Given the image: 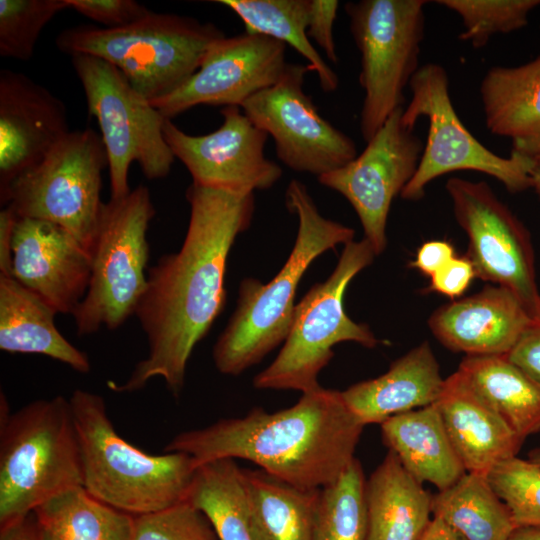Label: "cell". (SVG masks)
Here are the masks:
<instances>
[{"mask_svg":"<svg viewBox=\"0 0 540 540\" xmlns=\"http://www.w3.org/2000/svg\"><path fill=\"white\" fill-rule=\"evenodd\" d=\"M221 126L205 135L187 134L172 120L164 123V138L193 183L240 193L271 188L282 176L281 167L264 153L268 134L239 106L220 110Z\"/></svg>","mask_w":540,"mask_h":540,"instance_id":"2e32d148","label":"cell"},{"mask_svg":"<svg viewBox=\"0 0 540 540\" xmlns=\"http://www.w3.org/2000/svg\"><path fill=\"white\" fill-rule=\"evenodd\" d=\"M434 404L467 472L488 474L521 449L524 440L458 370L445 379Z\"/></svg>","mask_w":540,"mask_h":540,"instance_id":"44dd1931","label":"cell"},{"mask_svg":"<svg viewBox=\"0 0 540 540\" xmlns=\"http://www.w3.org/2000/svg\"><path fill=\"white\" fill-rule=\"evenodd\" d=\"M0 540H37L32 514L23 520L0 527Z\"/></svg>","mask_w":540,"mask_h":540,"instance_id":"ee69618b","label":"cell"},{"mask_svg":"<svg viewBox=\"0 0 540 540\" xmlns=\"http://www.w3.org/2000/svg\"><path fill=\"white\" fill-rule=\"evenodd\" d=\"M507 540H540V526H517Z\"/></svg>","mask_w":540,"mask_h":540,"instance_id":"7dc6e473","label":"cell"},{"mask_svg":"<svg viewBox=\"0 0 540 540\" xmlns=\"http://www.w3.org/2000/svg\"><path fill=\"white\" fill-rule=\"evenodd\" d=\"M457 370L523 440L540 432V386L506 355L466 356Z\"/></svg>","mask_w":540,"mask_h":540,"instance_id":"4316f807","label":"cell"},{"mask_svg":"<svg viewBox=\"0 0 540 540\" xmlns=\"http://www.w3.org/2000/svg\"><path fill=\"white\" fill-rule=\"evenodd\" d=\"M533 323L520 300L498 285L445 304L428 320L446 348L466 356L506 355Z\"/></svg>","mask_w":540,"mask_h":540,"instance_id":"ffe728a7","label":"cell"},{"mask_svg":"<svg viewBox=\"0 0 540 540\" xmlns=\"http://www.w3.org/2000/svg\"><path fill=\"white\" fill-rule=\"evenodd\" d=\"M225 34L211 22L149 11L125 26L77 25L61 31L57 48L90 55L116 67L150 102L181 87L200 67L209 47Z\"/></svg>","mask_w":540,"mask_h":540,"instance_id":"8992f818","label":"cell"},{"mask_svg":"<svg viewBox=\"0 0 540 540\" xmlns=\"http://www.w3.org/2000/svg\"><path fill=\"white\" fill-rule=\"evenodd\" d=\"M487 477L517 526H540V467L518 456L502 461Z\"/></svg>","mask_w":540,"mask_h":540,"instance_id":"d590c367","label":"cell"},{"mask_svg":"<svg viewBox=\"0 0 540 540\" xmlns=\"http://www.w3.org/2000/svg\"><path fill=\"white\" fill-rule=\"evenodd\" d=\"M285 201L298 218L294 246L268 283L255 278L240 283L236 309L212 352L222 374L240 375L285 341L293 321L296 290L307 268L326 251L353 241L354 230L322 216L299 180L289 183Z\"/></svg>","mask_w":540,"mask_h":540,"instance_id":"3957f363","label":"cell"},{"mask_svg":"<svg viewBox=\"0 0 540 540\" xmlns=\"http://www.w3.org/2000/svg\"><path fill=\"white\" fill-rule=\"evenodd\" d=\"M375 256L365 238L344 245L327 280L313 285L296 304L289 334L277 357L253 379L255 388L312 391L320 387L319 373L336 344L352 341L374 348L379 343L368 325L354 322L344 309L347 286Z\"/></svg>","mask_w":540,"mask_h":540,"instance_id":"52a82bcc","label":"cell"},{"mask_svg":"<svg viewBox=\"0 0 540 540\" xmlns=\"http://www.w3.org/2000/svg\"><path fill=\"white\" fill-rule=\"evenodd\" d=\"M403 110L396 109L352 161L318 177L352 205L376 255L387 245L392 201L412 179L424 148L414 129L403 124Z\"/></svg>","mask_w":540,"mask_h":540,"instance_id":"9a60e30c","label":"cell"},{"mask_svg":"<svg viewBox=\"0 0 540 540\" xmlns=\"http://www.w3.org/2000/svg\"><path fill=\"white\" fill-rule=\"evenodd\" d=\"M446 190L455 219L467 235L465 256L476 277L510 290L540 323V292L526 228L485 182L452 177Z\"/></svg>","mask_w":540,"mask_h":540,"instance_id":"4fadbf2b","label":"cell"},{"mask_svg":"<svg viewBox=\"0 0 540 540\" xmlns=\"http://www.w3.org/2000/svg\"><path fill=\"white\" fill-rule=\"evenodd\" d=\"M436 3L459 15L464 27L459 38L475 48L485 46L495 34L526 26L530 12L540 6V0H438Z\"/></svg>","mask_w":540,"mask_h":540,"instance_id":"836d02e7","label":"cell"},{"mask_svg":"<svg viewBox=\"0 0 540 540\" xmlns=\"http://www.w3.org/2000/svg\"><path fill=\"white\" fill-rule=\"evenodd\" d=\"M37 540H131L133 516L68 489L32 512Z\"/></svg>","mask_w":540,"mask_h":540,"instance_id":"f1b7e54d","label":"cell"},{"mask_svg":"<svg viewBox=\"0 0 540 540\" xmlns=\"http://www.w3.org/2000/svg\"><path fill=\"white\" fill-rule=\"evenodd\" d=\"M339 2L336 0H311L307 35L325 53L328 60L337 63L338 56L333 35Z\"/></svg>","mask_w":540,"mask_h":540,"instance_id":"f35d334b","label":"cell"},{"mask_svg":"<svg viewBox=\"0 0 540 540\" xmlns=\"http://www.w3.org/2000/svg\"><path fill=\"white\" fill-rule=\"evenodd\" d=\"M155 213L144 185L104 202L91 253L89 286L72 314L79 336L94 334L103 326L117 329L136 313L147 285V232Z\"/></svg>","mask_w":540,"mask_h":540,"instance_id":"ba28073f","label":"cell"},{"mask_svg":"<svg viewBox=\"0 0 540 540\" xmlns=\"http://www.w3.org/2000/svg\"><path fill=\"white\" fill-rule=\"evenodd\" d=\"M475 277L472 262L466 256H455L431 277L430 290L454 299L468 289Z\"/></svg>","mask_w":540,"mask_h":540,"instance_id":"ab89813d","label":"cell"},{"mask_svg":"<svg viewBox=\"0 0 540 540\" xmlns=\"http://www.w3.org/2000/svg\"><path fill=\"white\" fill-rule=\"evenodd\" d=\"M107 165L99 134L90 128L70 131L11 183L1 204L10 206L18 218L61 226L91 255L104 205L102 172Z\"/></svg>","mask_w":540,"mask_h":540,"instance_id":"9c48e42d","label":"cell"},{"mask_svg":"<svg viewBox=\"0 0 540 540\" xmlns=\"http://www.w3.org/2000/svg\"><path fill=\"white\" fill-rule=\"evenodd\" d=\"M63 101L29 76L0 71V197L68 133Z\"/></svg>","mask_w":540,"mask_h":540,"instance_id":"d6986e66","label":"cell"},{"mask_svg":"<svg viewBox=\"0 0 540 540\" xmlns=\"http://www.w3.org/2000/svg\"><path fill=\"white\" fill-rule=\"evenodd\" d=\"M506 357L540 386V323L528 327Z\"/></svg>","mask_w":540,"mask_h":540,"instance_id":"60d3db41","label":"cell"},{"mask_svg":"<svg viewBox=\"0 0 540 540\" xmlns=\"http://www.w3.org/2000/svg\"><path fill=\"white\" fill-rule=\"evenodd\" d=\"M55 315L13 278L0 275V349L44 355L79 373H88L91 364L87 354L58 331Z\"/></svg>","mask_w":540,"mask_h":540,"instance_id":"d4e9b609","label":"cell"},{"mask_svg":"<svg viewBox=\"0 0 540 540\" xmlns=\"http://www.w3.org/2000/svg\"><path fill=\"white\" fill-rule=\"evenodd\" d=\"M432 516L466 540H507L517 527L487 474L477 472H466L453 485L432 495Z\"/></svg>","mask_w":540,"mask_h":540,"instance_id":"4dcf8cb0","label":"cell"},{"mask_svg":"<svg viewBox=\"0 0 540 540\" xmlns=\"http://www.w3.org/2000/svg\"><path fill=\"white\" fill-rule=\"evenodd\" d=\"M528 460L540 467V448H535L529 452Z\"/></svg>","mask_w":540,"mask_h":540,"instance_id":"681fc988","label":"cell"},{"mask_svg":"<svg viewBox=\"0 0 540 540\" xmlns=\"http://www.w3.org/2000/svg\"><path fill=\"white\" fill-rule=\"evenodd\" d=\"M479 90L491 133L510 138L512 147L540 142V56L520 66L490 68Z\"/></svg>","mask_w":540,"mask_h":540,"instance_id":"484cf974","label":"cell"},{"mask_svg":"<svg viewBox=\"0 0 540 540\" xmlns=\"http://www.w3.org/2000/svg\"><path fill=\"white\" fill-rule=\"evenodd\" d=\"M187 501L211 523L219 540H262L236 460L218 459L197 466Z\"/></svg>","mask_w":540,"mask_h":540,"instance_id":"83f0119b","label":"cell"},{"mask_svg":"<svg viewBox=\"0 0 540 540\" xmlns=\"http://www.w3.org/2000/svg\"><path fill=\"white\" fill-rule=\"evenodd\" d=\"M286 46L260 34L224 36L181 87L151 104L170 120L197 105L240 107L280 79L288 65Z\"/></svg>","mask_w":540,"mask_h":540,"instance_id":"e0dca14e","label":"cell"},{"mask_svg":"<svg viewBox=\"0 0 540 540\" xmlns=\"http://www.w3.org/2000/svg\"><path fill=\"white\" fill-rule=\"evenodd\" d=\"M409 87L411 99L403 110L402 122L414 129L418 119L426 117L429 128L417 170L401 198L419 200L434 179L460 170L487 174L512 193L532 188L528 157L514 151L509 157L493 153L461 122L451 101L447 72L441 65L419 67Z\"/></svg>","mask_w":540,"mask_h":540,"instance_id":"7c38bea8","label":"cell"},{"mask_svg":"<svg viewBox=\"0 0 540 540\" xmlns=\"http://www.w3.org/2000/svg\"><path fill=\"white\" fill-rule=\"evenodd\" d=\"M67 0H0V55L28 61L45 26Z\"/></svg>","mask_w":540,"mask_h":540,"instance_id":"e575fe53","label":"cell"},{"mask_svg":"<svg viewBox=\"0 0 540 540\" xmlns=\"http://www.w3.org/2000/svg\"><path fill=\"white\" fill-rule=\"evenodd\" d=\"M380 425L383 442L422 484L441 491L467 472L435 404L394 415Z\"/></svg>","mask_w":540,"mask_h":540,"instance_id":"cb8c5ba5","label":"cell"},{"mask_svg":"<svg viewBox=\"0 0 540 540\" xmlns=\"http://www.w3.org/2000/svg\"><path fill=\"white\" fill-rule=\"evenodd\" d=\"M455 256L454 247L449 242L432 240L420 246L410 266L431 278Z\"/></svg>","mask_w":540,"mask_h":540,"instance_id":"b9f144b4","label":"cell"},{"mask_svg":"<svg viewBox=\"0 0 540 540\" xmlns=\"http://www.w3.org/2000/svg\"><path fill=\"white\" fill-rule=\"evenodd\" d=\"M425 0H361L345 12L361 56L364 99L360 130L368 142L403 107L404 89L419 69L425 31Z\"/></svg>","mask_w":540,"mask_h":540,"instance_id":"8fae6325","label":"cell"},{"mask_svg":"<svg viewBox=\"0 0 540 540\" xmlns=\"http://www.w3.org/2000/svg\"><path fill=\"white\" fill-rule=\"evenodd\" d=\"M421 540H466L462 535L437 518H432Z\"/></svg>","mask_w":540,"mask_h":540,"instance_id":"f6af8a7d","label":"cell"},{"mask_svg":"<svg viewBox=\"0 0 540 540\" xmlns=\"http://www.w3.org/2000/svg\"><path fill=\"white\" fill-rule=\"evenodd\" d=\"M243 474L262 540H314L320 489L294 487L261 469H243Z\"/></svg>","mask_w":540,"mask_h":540,"instance_id":"f546056e","label":"cell"},{"mask_svg":"<svg viewBox=\"0 0 540 540\" xmlns=\"http://www.w3.org/2000/svg\"><path fill=\"white\" fill-rule=\"evenodd\" d=\"M131 540H219L206 516L189 501L133 516Z\"/></svg>","mask_w":540,"mask_h":540,"instance_id":"8d00e7d4","label":"cell"},{"mask_svg":"<svg viewBox=\"0 0 540 540\" xmlns=\"http://www.w3.org/2000/svg\"><path fill=\"white\" fill-rule=\"evenodd\" d=\"M512 151L528 157L530 160V169H540V142L526 146L512 147Z\"/></svg>","mask_w":540,"mask_h":540,"instance_id":"bcb514c9","label":"cell"},{"mask_svg":"<svg viewBox=\"0 0 540 540\" xmlns=\"http://www.w3.org/2000/svg\"><path fill=\"white\" fill-rule=\"evenodd\" d=\"M367 540H421L432 521V495L391 450L365 482Z\"/></svg>","mask_w":540,"mask_h":540,"instance_id":"603a6c76","label":"cell"},{"mask_svg":"<svg viewBox=\"0 0 540 540\" xmlns=\"http://www.w3.org/2000/svg\"><path fill=\"white\" fill-rule=\"evenodd\" d=\"M306 65L288 63L280 79L240 106L273 138L277 157L290 169L317 178L352 161L354 141L319 113L304 90Z\"/></svg>","mask_w":540,"mask_h":540,"instance_id":"5bb4252c","label":"cell"},{"mask_svg":"<svg viewBox=\"0 0 540 540\" xmlns=\"http://www.w3.org/2000/svg\"><path fill=\"white\" fill-rule=\"evenodd\" d=\"M73 68L96 118L107 156L111 199L127 196L129 167L137 162L149 180L166 177L175 157L163 128L166 118L105 60L74 55Z\"/></svg>","mask_w":540,"mask_h":540,"instance_id":"30bf717a","label":"cell"},{"mask_svg":"<svg viewBox=\"0 0 540 540\" xmlns=\"http://www.w3.org/2000/svg\"><path fill=\"white\" fill-rule=\"evenodd\" d=\"M365 482L355 458L335 481L320 489L314 540H367Z\"/></svg>","mask_w":540,"mask_h":540,"instance_id":"d6a6232c","label":"cell"},{"mask_svg":"<svg viewBox=\"0 0 540 540\" xmlns=\"http://www.w3.org/2000/svg\"><path fill=\"white\" fill-rule=\"evenodd\" d=\"M363 428L341 391L320 386L277 412L257 407L242 417L180 432L164 452L185 453L197 465L247 460L294 487L316 490L335 481L355 459Z\"/></svg>","mask_w":540,"mask_h":540,"instance_id":"7a4b0ae2","label":"cell"},{"mask_svg":"<svg viewBox=\"0 0 540 540\" xmlns=\"http://www.w3.org/2000/svg\"><path fill=\"white\" fill-rule=\"evenodd\" d=\"M440 366L428 342L396 359L384 374L341 391L352 413L365 426L434 404L444 387Z\"/></svg>","mask_w":540,"mask_h":540,"instance_id":"7402d4cb","label":"cell"},{"mask_svg":"<svg viewBox=\"0 0 540 540\" xmlns=\"http://www.w3.org/2000/svg\"><path fill=\"white\" fill-rule=\"evenodd\" d=\"M530 178L532 182V188L535 189L537 194L540 197V169L538 168H531L530 169Z\"/></svg>","mask_w":540,"mask_h":540,"instance_id":"c3c4849f","label":"cell"},{"mask_svg":"<svg viewBox=\"0 0 540 540\" xmlns=\"http://www.w3.org/2000/svg\"><path fill=\"white\" fill-rule=\"evenodd\" d=\"M243 22L245 32L276 39L294 48L306 61L308 71L317 74L326 93L334 92L339 79L307 35L311 0H215Z\"/></svg>","mask_w":540,"mask_h":540,"instance_id":"1f68e13d","label":"cell"},{"mask_svg":"<svg viewBox=\"0 0 540 540\" xmlns=\"http://www.w3.org/2000/svg\"><path fill=\"white\" fill-rule=\"evenodd\" d=\"M82 460V487L98 501L131 516L187 498L197 464L182 452L153 455L115 430L104 399L76 389L69 398Z\"/></svg>","mask_w":540,"mask_h":540,"instance_id":"277c9868","label":"cell"},{"mask_svg":"<svg viewBox=\"0 0 540 540\" xmlns=\"http://www.w3.org/2000/svg\"><path fill=\"white\" fill-rule=\"evenodd\" d=\"M91 276V255L61 226L18 218L13 239L11 278L56 314H73Z\"/></svg>","mask_w":540,"mask_h":540,"instance_id":"ac0fdd59","label":"cell"},{"mask_svg":"<svg viewBox=\"0 0 540 540\" xmlns=\"http://www.w3.org/2000/svg\"><path fill=\"white\" fill-rule=\"evenodd\" d=\"M18 216L6 205L0 211V275L11 277L13 260V239Z\"/></svg>","mask_w":540,"mask_h":540,"instance_id":"7bdbcfd3","label":"cell"},{"mask_svg":"<svg viewBox=\"0 0 540 540\" xmlns=\"http://www.w3.org/2000/svg\"><path fill=\"white\" fill-rule=\"evenodd\" d=\"M79 486L81 451L69 399H38L10 413L1 395L0 527Z\"/></svg>","mask_w":540,"mask_h":540,"instance_id":"5b68a950","label":"cell"},{"mask_svg":"<svg viewBox=\"0 0 540 540\" xmlns=\"http://www.w3.org/2000/svg\"><path fill=\"white\" fill-rule=\"evenodd\" d=\"M68 7L106 28L128 25L150 10L134 0H67Z\"/></svg>","mask_w":540,"mask_h":540,"instance_id":"74e56055","label":"cell"},{"mask_svg":"<svg viewBox=\"0 0 540 540\" xmlns=\"http://www.w3.org/2000/svg\"><path fill=\"white\" fill-rule=\"evenodd\" d=\"M186 198L190 218L184 242L178 252L163 255L149 268L135 313L148 354L124 382L107 383L115 392L140 390L159 377L178 396L195 346L224 308L227 259L237 236L251 224L254 193L192 182Z\"/></svg>","mask_w":540,"mask_h":540,"instance_id":"6da1fadb","label":"cell"}]
</instances>
